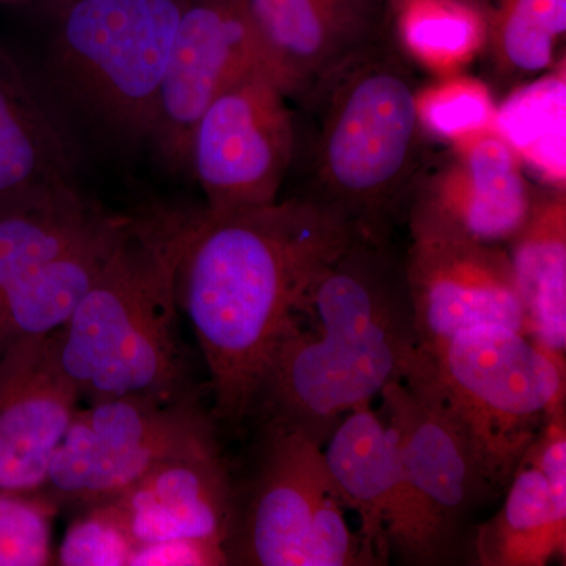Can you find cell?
<instances>
[{
    "mask_svg": "<svg viewBox=\"0 0 566 566\" xmlns=\"http://www.w3.org/2000/svg\"><path fill=\"white\" fill-rule=\"evenodd\" d=\"M255 70L268 71L249 0H186L148 137L170 170H188L193 126L212 99Z\"/></svg>",
    "mask_w": 566,
    "mask_h": 566,
    "instance_id": "11",
    "label": "cell"
},
{
    "mask_svg": "<svg viewBox=\"0 0 566 566\" xmlns=\"http://www.w3.org/2000/svg\"><path fill=\"white\" fill-rule=\"evenodd\" d=\"M199 214L166 203L129 211L109 259L57 331L59 359L81 400L177 398L178 282Z\"/></svg>",
    "mask_w": 566,
    "mask_h": 566,
    "instance_id": "4",
    "label": "cell"
},
{
    "mask_svg": "<svg viewBox=\"0 0 566 566\" xmlns=\"http://www.w3.org/2000/svg\"><path fill=\"white\" fill-rule=\"evenodd\" d=\"M535 193L520 153L491 126L428 163L406 212L409 232L505 245L526 222Z\"/></svg>",
    "mask_w": 566,
    "mask_h": 566,
    "instance_id": "12",
    "label": "cell"
},
{
    "mask_svg": "<svg viewBox=\"0 0 566 566\" xmlns=\"http://www.w3.org/2000/svg\"><path fill=\"white\" fill-rule=\"evenodd\" d=\"M24 2V0H0V3H20Z\"/></svg>",
    "mask_w": 566,
    "mask_h": 566,
    "instance_id": "28",
    "label": "cell"
},
{
    "mask_svg": "<svg viewBox=\"0 0 566 566\" xmlns=\"http://www.w3.org/2000/svg\"><path fill=\"white\" fill-rule=\"evenodd\" d=\"M76 151L28 66L0 43V218L84 193Z\"/></svg>",
    "mask_w": 566,
    "mask_h": 566,
    "instance_id": "16",
    "label": "cell"
},
{
    "mask_svg": "<svg viewBox=\"0 0 566 566\" xmlns=\"http://www.w3.org/2000/svg\"><path fill=\"white\" fill-rule=\"evenodd\" d=\"M55 512L57 505L40 491L0 493V566L51 565Z\"/></svg>",
    "mask_w": 566,
    "mask_h": 566,
    "instance_id": "25",
    "label": "cell"
},
{
    "mask_svg": "<svg viewBox=\"0 0 566 566\" xmlns=\"http://www.w3.org/2000/svg\"><path fill=\"white\" fill-rule=\"evenodd\" d=\"M29 73L69 129L122 148L148 144L186 0H57Z\"/></svg>",
    "mask_w": 566,
    "mask_h": 566,
    "instance_id": "5",
    "label": "cell"
},
{
    "mask_svg": "<svg viewBox=\"0 0 566 566\" xmlns=\"http://www.w3.org/2000/svg\"><path fill=\"white\" fill-rule=\"evenodd\" d=\"M381 398L401 483L390 551L412 565L447 564L471 545L472 516L497 494L444 417L403 381L385 387Z\"/></svg>",
    "mask_w": 566,
    "mask_h": 566,
    "instance_id": "8",
    "label": "cell"
},
{
    "mask_svg": "<svg viewBox=\"0 0 566 566\" xmlns=\"http://www.w3.org/2000/svg\"><path fill=\"white\" fill-rule=\"evenodd\" d=\"M212 419L191 400L91 401L71 420L40 493L57 509L109 501L159 461L218 441Z\"/></svg>",
    "mask_w": 566,
    "mask_h": 566,
    "instance_id": "9",
    "label": "cell"
},
{
    "mask_svg": "<svg viewBox=\"0 0 566 566\" xmlns=\"http://www.w3.org/2000/svg\"><path fill=\"white\" fill-rule=\"evenodd\" d=\"M504 504L474 528L471 547L480 566H546L566 557V486H557L521 457Z\"/></svg>",
    "mask_w": 566,
    "mask_h": 566,
    "instance_id": "21",
    "label": "cell"
},
{
    "mask_svg": "<svg viewBox=\"0 0 566 566\" xmlns=\"http://www.w3.org/2000/svg\"><path fill=\"white\" fill-rule=\"evenodd\" d=\"M262 452L227 539L229 565L375 566L346 520L323 446L297 428L263 422Z\"/></svg>",
    "mask_w": 566,
    "mask_h": 566,
    "instance_id": "7",
    "label": "cell"
},
{
    "mask_svg": "<svg viewBox=\"0 0 566 566\" xmlns=\"http://www.w3.org/2000/svg\"><path fill=\"white\" fill-rule=\"evenodd\" d=\"M392 33L409 61L457 73L483 48V22L474 0H390Z\"/></svg>",
    "mask_w": 566,
    "mask_h": 566,
    "instance_id": "23",
    "label": "cell"
},
{
    "mask_svg": "<svg viewBox=\"0 0 566 566\" xmlns=\"http://www.w3.org/2000/svg\"><path fill=\"white\" fill-rule=\"evenodd\" d=\"M296 111L268 71L255 70L219 93L193 126L188 172L210 211L281 199L296 158Z\"/></svg>",
    "mask_w": 566,
    "mask_h": 566,
    "instance_id": "10",
    "label": "cell"
},
{
    "mask_svg": "<svg viewBox=\"0 0 566 566\" xmlns=\"http://www.w3.org/2000/svg\"><path fill=\"white\" fill-rule=\"evenodd\" d=\"M107 211L65 251L0 290V354L24 338L61 331L95 282L128 221Z\"/></svg>",
    "mask_w": 566,
    "mask_h": 566,
    "instance_id": "19",
    "label": "cell"
},
{
    "mask_svg": "<svg viewBox=\"0 0 566 566\" xmlns=\"http://www.w3.org/2000/svg\"><path fill=\"white\" fill-rule=\"evenodd\" d=\"M417 345L405 259L390 240L357 232L316 279L264 370L251 416L324 446L348 412L403 381Z\"/></svg>",
    "mask_w": 566,
    "mask_h": 566,
    "instance_id": "2",
    "label": "cell"
},
{
    "mask_svg": "<svg viewBox=\"0 0 566 566\" xmlns=\"http://www.w3.org/2000/svg\"><path fill=\"white\" fill-rule=\"evenodd\" d=\"M405 270L417 348H434L482 324H502L526 334V316L505 245L411 232Z\"/></svg>",
    "mask_w": 566,
    "mask_h": 566,
    "instance_id": "13",
    "label": "cell"
},
{
    "mask_svg": "<svg viewBox=\"0 0 566 566\" xmlns=\"http://www.w3.org/2000/svg\"><path fill=\"white\" fill-rule=\"evenodd\" d=\"M430 88H419L420 118L428 136L442 139H461L468 134L493 126V103L485 85L453 77Z\"/></svg>",
    "mask_w": 566,
    "mask_h": 566,
    "instance_id": "26",
    "label": "cell"
},
{
    "mask_svg": "<svg viewBox=\"0 0 566 566\" xmlns=\"http://www.w3.org/2000/svg\"><path fill=\"white\" fill-rule=\"evenodd\" d=\"M249 6L264 66L293 106L392 31L390 0H249Z\"/></svg>",
    "mask_w": 566,
    "mask_h": 566,
    "instance_id": "15",
    "label": "cell"
},
{
    "mask_svg": "<svg viewBox=\"0 0 566 566\" xmlns=\"http://www.w3.org/2000/svg\"><path fill=\"white\" fill-rule=\"evenodd\" d=\"M71 523L59 547L57 562L63 566H129L136 542L120 510L112 501L84 506Z\"/></svg>",
    "mask_w": 566,
    "mask_h": 566,
    "instance_id": "24",
    "label": "cell"
},
{
    "mask_svg": "<svg viewBox=\"0 0 566 566\" xmlns=\"http://www.w3.org/2000/svg\"><path fill=\"white\" fill-rule=\"evenodd\" d=\"M356 234L342 212L303 193L200 210L178 296L210 370L214 420L237 427L251 416L264 370L316 279Z\"/></svg>",
    "mask_w": 566,
    "mask_h": 566,
    "instance_id": "1",
    "label": "cell"
},
{
    "mask_svg": "<svg viewBox=\"0 0 566 566\" xmlns=\"http://www.w3.org/2000/svg\"><path fill=\"white\" fill-rule=\"evenodd\" d=\"M229 565L226 546L208 539L175 538L136 547L129 566Z\"/></svg>",
    "mask_w": 566,
    "mask_h": 566,
    "instance_id": "27",
    "label": "cell"
},
{
    "mask_svg": "<svg viewBox=\"0 0 566 566\" xmlns=\"http://www.w3.org/2000/svg\"><path fill=\"white\" fill-rule=\"evenodd\" d=\"M327 471L346 506L359 520L365 551L376 565L392 556V534L400 509L397 446L381 412L363 405L340 420L323 446Z\"/></svg>",
    "mask_w": 566,
    "mask_h": 566,
    "instance_id": "18",
    "label": "cell"
},
{
    "mask_svg": "<svg viewBox=\"0 0 566 566\" xmlns=\"http://www.w3.org/2000/svg\"><path fill=\"white\" fill-rule=\"evenodd\" d=\"M109 501L120 510L137 546L175 538L226 546L237 490L214 441L159 461Z\"/></svg>",
    "mask_w": 566,
    "mask_h": 566,
    "instance_id": "17",
    "label": "cell"
},
{
    "mask_svg": "<svg viewBox=\"0 0 566 566\" xmlns=\"http://www.w3.org/2000/svg\"><path fill=\"white\" fill-rule=\"evenodd\" d=\"M80 400L59 359L57 333L0 354V493L44 486Z\"/></svg>",
    "mask_w": 566,
    "mask_h": 566,
    "instance_id": "14",
    "label": "cell"
},
{
    "mask_svg": "<svg viewBox=\"0 0 566 566\" xmlns=\"http://www.w3.org/2000/svg\"><path fill=\"white\" fill-rule=\"evenodd\" d=\"M494 80L517 84L556 65L566 33V0H474Z\"/></svg>",
    "mask_w": 566,
    "mask_h": 566,
    "instance_id": "22",
    "label": "cell"
},
{
    "mask_svg": "<svg viewBox=\"0 0 566 566\" xmlns=\"http://www.w3.org/2000/svg\"><path fill=\"white\" fill-rule=\"evenodd\" d=\"M403 382L444 417L495 494L543 424L566 409V365L502 324L417 348Z\"/></svg>",
    "mask_w": 566,
    "mask_h": 566,
    "instance_id": "6",
    "label": "cell"
},
{
    "mask_svg": "<svg viewBox=\"0 0 566 566\" xmlns=\"http://www.w3.org/2000/svg\"><path fill=\"white\" fill-rule=\"evenodd\" d=\"M296 158L308 192L357 232L390 240L428 166L411 61L392 31L354 54L297 104Z\"/></svg>",
    "mask_w": 566,
    "mask_h": 566,
    "instance_id": "3",
    "label": "cell"
},
{
    "mask_svg": "<svg viewBox=\"0 0 566 566\" xmlns=\"http://www.w3.org/2000/svg\"><path fill=\"white\" fill-rule=\"evenodd\" d=\"M526 316V335L566 365V200L536 192L526 222L505 244Z\"/></svg>",
    "mask_w": 566,
    "mask_h": 566,
    "instance_id": "20",
    "label": "cell"
}]
</instances>
